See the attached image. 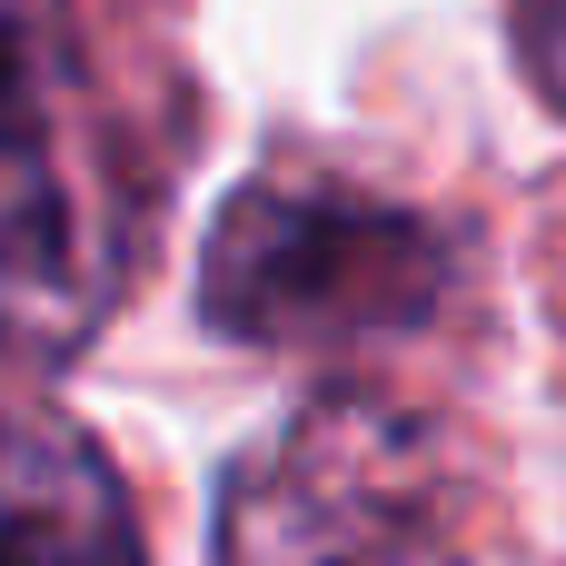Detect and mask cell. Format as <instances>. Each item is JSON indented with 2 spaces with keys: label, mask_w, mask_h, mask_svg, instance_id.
Returning a JSON list of instances; mask_svg holds the SVG:
<instances>
[{
  "label": "cell",
  "mask_w": 566,
  "mask_h": 566,
  "mask_svg": "<svg viewBox=\"0 0 566 566\" xmlns=\"http://www.w3.org/2000/svg\"><path fill=\"white\" fill-rule=\"evenodd\" d=\"M129 279V199L70 0H0V358H70Z\"/></svg>",
  "instance_id": "cell-1"
},
{
  "label": "cell",
  "mask_w": 566,
  "mask_h": 566,
  "mask_svg": "<svg viewBox=\"0 0 566 566\" xmlns=\"http://www.w3.org/2000/svg\"><path fill=\"white\" fill-rule=\"evenodd\" d=\"M458 289V249L438 219L328 179V169H269L249 179L199 259V308L239 348H388L428 328Z\"/></svg>",
  "instance_id": "cell-2"
},
{
  "label": "cell",
  "mask_w": 566,
  "mask_h": 566,
  "mask_svg": "<svg viewBox=\"0 0 566 566\" xmlns=\"http://www.w3.org/2000/svg\"><path fill=\"white\" fill-rule=\"evenodd\" d=\"M219 566H468L458 448L378 388H328L219 478Z\"/></svg>",
  "instance_id": "cell-3"
},
{
  "label": "cell",
  "mask_w": 566,
  "mask_h": 566,
  "mask_svg": "<svg viewBox=\"0 0 566 566\" xmlns=\"http://www.w3.org/2000/svg\"><path fill=\"white\" fill-rule=\"evenodd\" d=\"M0 566H149L109 448L20 388H0Z\"/></svg>",
  "instance_id": "cell-4"
},
{
  "label": "cell",
  "mask_w": 566,
  "mask_h": 566,
  "mask_svg": "<svg viewBox=\"0 0 566 566\" xmlns=\"http://www.w3.org/2000/svg\"><path fill=\"white\" fill-rule=\"evenodd\" d=\"M517 60H527L537 99L566 119V0H517Z\"/></svg>",
  "instance_id": "cell-5"
}]
</instances>
